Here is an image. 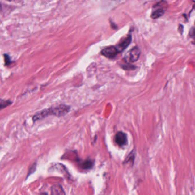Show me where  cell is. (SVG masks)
I'll list each match as a JSON object with an SVG mask.
<instances>
[{"label":"cell","mask_w":195,"mask_h":195,"mask_svg":"<svg viewBox=\"0 0 195 195\" xmlns=\"http://www.w3.org/2000/svg\"><path fill=\"white\" fill-rule=\"evenodd\" d=\"M70 111V107L66 105H60L56 107L44 109L36 113L33 117V120L35 122L45 118L48 116L53 115L57 117H62L66 115Z\"/></svg>","instance_id":"1"},{"label":"cell","mask_w":195,"mask_h":195,"mask_svg":"<svg viewBox=\"0 0 195 195\" xmlns=\"http://www.w3.org/2000/svg\"><path fill=\"white\" fill-rule=\"evenodd\" d=\"M141 53L140 50L138 46H134L125 54L124 60L128 64L138 61Z\"/></svg>","instance_id":"2"},{"label":"cell","mask_w":195,"mask_h":195,"mask_svg":"<svg viewBox=\"0 0 195 195\" xmlns=\"http://www.w3.org/2000/svg\"><path fill=\"white\" fill-rule=\"evenodd\" d=\"M165 2V1H160L159 3L156 4V5L154 6V8H156V9L150 15L152 19H157L162 15H164L165 12V9L162 6H164V3Z\"/></svg>","instance_id":"3"},{"label":"cell","mask_w":195,"mask_h":195,"mask_svg":"<svg viewBox=\"0 0 195 195\" xmlns=\"http://www.w3.org/2000/svg\"><path fill=\"white\" fill-rule=\"evenodd\" d=\"M119 53L116 46H108L101 51V54L108 58H113Z\"/></svg>","instance_id":"4"},{"label":"cell","mask_w":195,"mask_h":195,"mask_svg":"<svg viewBox=\"0 0 195 195\" xmlns=\"http://www.w3.org/2000/svg\"><path fill=\"white\" fill-rule=\"evenodd\" d=\"M115 142L120 147L126 146L128 143L126 134L122 132H118L115 135Z\"/></svg>","instance_id":"5"},{"label":"cell","mask_w":195,"mask_h":195,"mask_svg":"<svg viewBox=\"0 0 195 195\" xmlns=\"http://www.w3.org/2000/svg\"><path fill=\"white\" fill-rule=\"evenodd\" d=\"M131 41L132 36L130 35H128L124 40H122L117 46H116L119 53H121L123 50L125 49L130 44Z\"/></svg>","instance_id":"6"},{"label":"cell","mask_w":195,"mask_h":195,"mask_svg":"<svg viewBox=\"0 0 195 195\" xmlns=\"http://www.w3.org/2000/svg\"><path fill=\"white\" fill-rule=\"evenodd\" d=\"M52 195H65L62 188L60 185H53L51 189Z\"/></svg>","instance_id":"7"},{"label":"cell","mask_w":195,"mask_h":195,"mask_svg":"<svg viewBox=\"0 0 195 195\" xmlns=\"http://www.w3.org/2000/svg\"><path fill=\"white\" fill-rule=\"evenodd\" d=\"M94 163L91 160H87L82 162L80 164V167L83 169H90L93 167Z\"/></svg>","instance_id":"8"},{"label":"cell","mask_w":195,"mask_h":195,"mask_svg":"<svg viewBox=\"0 0 195 195\" xmlns=\"http://www.w3.org/2000/svg\"><path fill=\"white\" fill-rule=\"evenodd\" d=\"M12 103L10 100H1V103H0V107L1 109H2L4 108H6L11 104H12Z\"/></svg>","instance_id":"9"},{"label":"cell","mask_w":195,"mask_h":195,"mask_svg":"<svg viewBox=\"0 0 195 195\" xmlns=\"http://www.w3.org/2000/svg\"><path fill=\"white\" fill-rule=\"evenodd\" d=\"M121 66L122 67V69H125V70H133V69H135L136 68L135 66L130 64L121 65Z\"/></svg>","instance_id":"10"},{"label":"cell","mask_w":195,"mask_h":195,"mask_svg":"<svg viewBox=\"0 0 195 195\" xmlns=\"http://www.w3.org/2000/svg\"><path fill=\"white\" fill-rule=\"evenodd\" d=\"M4 58H5V65H11V64L13 62V61H11V58L8 56V54H4Z\"/></svg>","instance_id":"11"},{"label":"cell","mask_w":195,"mask_h":195,"mask_svg":"<svg viewBox=\"0 0 195 195\" xmlns=\"http://www.w3.org/2000/svg\"><path fill=\"white\" fill-rule=\"evenodd\" d=\"M189 35H190L191 37L194 40L195 43V28H192L191 30L189 31Z\"/></svg>","instance_id":"12"},{"label":"cell","mask_w":195,"mask_h":195,"mask_svg":"<svg viewBox=\"0 0 195 195\" xmlns=\"http://www.w3.org/2000/svg\"><path fill=\"white\" fill-rule=\"evenodd\" d=\"M36 164H34L33 165V166L30 168V169H29V173H28V176H29L31 173H32L33 172L35 171V170H36Z\"/></svg>","instance_id":"13"},{"label":"cell","mask_w":195,"mask_h":195,"mask_svg":"<svg viewBox=\"0 0 195 195\" xmlns=\"http://www.w3.org/2000/svg\"><path fill=\"white\" fill-rule=\"evenodd\" d=\"M40 195H48V194H47L46 193H45V192H42V193H41Z\"/></svg>","instance_id":"14"}]
</instances>
